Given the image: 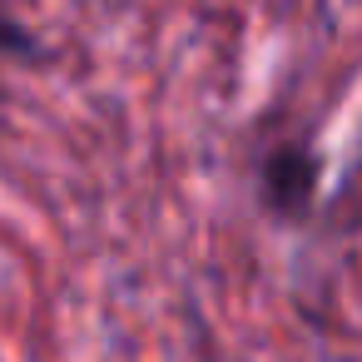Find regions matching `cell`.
I'll return each instance as SVG.
<instances>
[{
  "label": "cell",
  "instance_id": "obj_1",
  "mask_svg": "<svg viewBox=\"0 0 362 362\" xmlns=\"http://www.w3.org/2000/svg\"><path fill=\"white\" fill-rule=\"evenodd\" d=\"M258 189H263V204L273 214L298 218L317 194V154H308L303 144H278L258 164Z\"/></svg>",
  "mask_w": 362,
  "mask_h": 362
},
{
  "label": "cell",
  "instance_id": "obj_2",
  "mask_svg": "<svg viewBox=\"0 0 362 362\" xmlns=\"http://www.w3.org/2000/svg\"><path fill=\"white\" fill-rule=\"evenodd\" d=\"M21 55H35V40L0 11V60H21Z\"/></svg>",
  "mask_w": 362,
  "mask_h": 362
}]
</instances>
